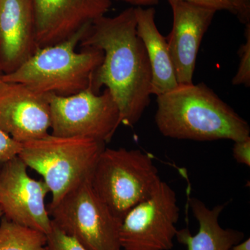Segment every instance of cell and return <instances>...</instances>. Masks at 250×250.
<instances>
[{
	"instance_id": "484cf974",
	"label": "cell",
	"mask_w": 250,
	"mask_h": 250,
	"mask_svg": "<svg viewBox=\"0 0 250 250\" xmlns=\"http://www.w3.org/2000/svg\"><path fill=\"white\" fill-rule=\"evenodd\" d=\"M0 1H1V0H0Z\"/></svg>"
},
{
	"instance_id": "7a4b0ae2",
	"label": "cell",
	"mask_w": 250,
	"mask_h": 250,
	"mask_svg": "<svg viewBox=\"0 0 250 250\" xmlns=\"http://www.w3.org/2000/svg\"><path fill=\"white\" fill-rule=\"evenodd\" d=\"M156 97L155 123L166 137L233 142L250 137L248 122L204 83L179 84Z\"/></svg>"
},
{
	"instance_id": "6da1fadb",
	"label": "cell",
	"mask_w": 250,
	"mask_h": 250,
	"mask_svg": "<svg viewBox=\"0 0 250 250\" xmlns=\"http://www.w3.org/2000/svg\"><path fill=\"white\" fill-rule=\"evenodd\" d=\"M82 48L102 50L103 62L92 77L93 91L106 87L119 108L121 124L133 126L150 103L152 72L147 52L136 31L134 7L114 17L97 18L81 41Z\"/></svg>"
},
{
	"instance_id": "7c38bea8",
	"label": "cell",
	"mask_w": 250,
	"mask_h": 250,
	"mask_svg": "<svg viewBox=\"0 0 250 250\" xmlns=\"http://www.w3.org/2000/svg\"><path fill=\"white\" fill-rule=\"evenodd\" d=\"M173 24L167 39L179 84L193 83L194 71L200 44L216 11L198 5L169 0Z\"/></svg>"
},
{
	"instance_id": "ba28073f",
	"label": "cell",
	"mask_w": 250,
	"mask_h": 250,
	"mask_svg": "<svg viewBox=\"0 0 250 250\" xmlns=\"http://www.w3.org/2000/svg\"><path fill=\"white\" fill-rule=\"evenodd\" d=\"M176 192L161 181L150 196L125 215L120 229L122 250H170L177 231Z\"/></svg>"
},
{
	"instance_id": "5bb4252c",
	"label": "cell",
	"mask_w": 250,
	"mask_h": 250,
	"mask_svg": "<svg viewBox=\"0 0 250 250\" xmlns=\"http://www.w3.org/2000/svg\"><path fill=\"white\" fill-rule=\"evenodd\" d=\"M136 31L147 52L152 72V95H162L178 86L167 39L156 27L155 10L134 7Z\"/></svg>"
},
{
	"instance_id": "30bf717a",
	"label": "cell",
	"mask_w": 250,
	"mask_h": 250,
	"mask_svg": "<svg viewBox=\"0 0 250 250\" xmlns=\"http://www.w3.org/2000/svg\"><path fill=\"white\" fill-rule=\"evenodd\" d=\"M50 129L49 95L1 80L0 129L22 144L47 136Z\"/></svg>"
},
{
	"instance_id": "e0dca14e",
	"label": "cell",
	"mask_w": 250,
	"mask_h": 250,
	"mask_svg": "<svg viewBox=\"0 0 250 250\" xmlns=\"http://www.w3.org/2000/svg\"><path fill=\"white\" fill-rule=\"evenodd\" d=\"M169 1V0H167ZM214 11H227L246 25L250 23V0H179Z\"/></svg>"
},
{
	"instance_id": "52a82bcc",
	"label": "cell",
	"mask_w": 250,
	"mask_h": 250,
	"mask_svg": "<svg viewBox=\"0 0 250 250\" xmlns=\"http://www.w3.org/2000/svg\"><path fill=\"white\" fill-rule=\"evenodd\" d=\"M51 134L109 142L121 125L118 105L107 88L96 93L91 87L70 96L49 95Z\"/></svg>"
},
{
	"instance_id": "d6986e66",
	"label": "cell",
	"mask_w": 250,
	"mask_h": 250,
	"mask_svg": "<svg viewBox=\"0 0 250 250\" xmlns=\"http://www.w3.org/2000/svg\"><path fill=\"white\" fill-rule=\"evenodd\" d=\"M246 42L241 46L238 50L240 57L239 65L236 75L233 77L232 84L250 86V23L246 25L245 30Z\"/></svg>"
},
{
	"instance_id": "44dd1931",
	"label": "cell",
	"mask_w": 250,
	"mask_h": 250,
	"mask_svg": "<svg viewBox=\"0 0 250 250\" xmlns=\"http://www.w3.org/2000/svg\"><path fill=\"white\" fill-rule=\"evenodd\" d=\"M233 156L239 164L250 166V137L234 142Z\"/></svg>"
},
{
	"instance_id": "2e32d148",
	"label": "cell",
	"mask_w": 250,
	"mask_h": 250,
	"mask_svg": "<svg viewBox=\"0 0 250 250\" xmlns=\"http://www.w3.org/2000/svg\"><path fill=\"white\" fill-rule=\"evenodd\" d=\"M0 250H47V236L45 233L2 216L0 222Z\"/></svg>"
},
{
	"instance_id": "9a60e30c",
	"label": "cell",
	"mask_w": 250,
	"mask_h": 250,
	"mask_svg": "<svg viewBox=\"0 0 250 250\" xmlns=\"http://www.w3.org/2000/svg\"><path fill=\"white\" fill-rule=\"evenodd\" d=\"M188 202L198 222V232L192 236L188 229H183L177 231L175 237L188 250H230L243 241L244 233L233 229H224L219 223L225 205L208 208L201 200L189 196Z\"/></svg>"
},
{
	"instance_id": "ffe728a7",
	"label": "cell",
	"mask_w": 250,
	"mask_h": 250,
	"mask_svg": "<svg viewBox=\"0 0 250 250\" xmlns=\"http://www.w3.org/2000/svg\"><path fill=\"white\" fill-rule=\"evenodd\" d=\"M22 144L0 129V169L13 158L18 156Z\"/></svg>"
},
{
	"instance_id": "5b68a950",
	"label": "cell",
	"mask_w": 250,
	"mask_h": 250,
	"mask_svg": "<svg viewBox=\"0 0 250 250\" xmlns=\"http://www.w3.org/2000/svg\"><path fill=\"white\" fill-rule=\"evenodd\" d=\"M161 182L152 157L139 149L104 148L90 177L98 197L123 221Z\"/></svg>"
},
{
	"instance_id": "277c9868",
	"label": "cell",
	"mask_w": 250,
	"mask_h": 250,
	"mask_svg": "<svg viewBox=\"0 0 250 250\" xmlns=\"http://www.w3.org/2000/svg\"><path fill=\"white\" fill-rule=\"evenodd\" d=\"M105 143L80 138L54 136L22 143L18 156L42 177L52 200L59 202L73 188L90 179Z\"/></svg>"
},
{
	"instance_id": "9c48e42d",
	"label": "cell",
	"mask_w": 250,
	"mask_h": 250,
	"mask_svg": "<svg viewBox=\"0 0 250 250\" xmlns=\"http://www.w3.org/2000/svg\"><path fill=\"white\" fill-rule=\"evenodd\" d=\"M17 156L0 169V208L14 223L47 234L52 219L45 205L49 190L43 180H36Z\"/></svg>"
},
{
	"instance_id": "4fadbf2b",
	"label": "cell",
	"mask_w": 250,
	"mask_h": 250,
	"mask_svg": "<svg viewBox=\"0 0 250 250\" xmlns=\"http://www.w3.org/2000/svg\"><path fill=\"white\" fill-rule=\"evenodd\" d=\"M39 49L29 0L0 1V72L9 75Z\"/></svg>"
},
{
	"instance_id": "cb8c5ba5",
	"label": "cell",
	"mask_w": 250,
	"mask_h": 250,
	"mask_svg": "<svg viewBox=\"0 0 250 250\" xmlns=\"http://www.w3.org/2000/svg\"><path fill=\"white\" fill-rule=\"evenodd\" d=\"M3 215H4V214H3L2 210H1V208H0V218H1V217L3 216Z\"/></svg>"
},
{
	"instance_id": "8992f818",
	"label": "cell",
	"mask_w": 250,
	"mask_h": 250,
	"mask_svg": "<svg viewBox=\"0 0 250 250\" xmlns=\"http://www.w3.org/2000/svg\"><path fill=\"white\" fill-rule=\"evenodd\" d=\"M52 221L89 250H122V220L93 190L90 179L47 206Z\"/></svg>"
},
{
	"instance_id": "8fae6325",
	"label": "cell",
	"mask_w": 250,
	"mask_h": 250,
	"mask_svg": "<svg viewBox=\"0 0 250 250\" xmlns=\"http://www.w3.org/2000/svg\"><path fill=\"white\" fill-rule=\"evenodd\" d=\"M39 48L70 39L105 16L111 0H29Z\"/></svg>"
},
{
	"instance_id": "603a6c76",
	"label": "cell",
	"mask_w": 250,
	"mask_h": 250,
	"mask_svg": "<svg viewBox=\"0 0 250 250\" xmlns=\"http://www.w3.org/2000/svg\"><path fill=\"white\" fill-rule=\"evenodd\" d=\"M230 250H250V238L244 241H241L240 243L233 246Z\"/></svg>"
},
{
	"instance_id": "ac0fdd59",
	"label": "cell",
	"mask_w": 250,
	"mask_h": 250,
	"mask_svg": "<svg viewBox=\"0 0 250 250\" xmlns=\"http://www.w3.org/2000/svg\"><path fill=\"white\" fill-rule=\"evenodd\" d=\"M47 236V250H89L52 221Z\"/></svg>"
},
{
	"instance_id": "d4e9b609",
	"label": "cell",
	"mask_w": 250,
	"mask_h": 250,
	"mask_svg": "<svg viewBox=\"0 0 250 250\" xmlns=\"http://www.w3.org/2000/svg\"><path fill=\"white\" fill-rule=\"evenodd\" d=\"M1 75H2V74L0 72V82H1Z\"/></svg>"
},
{
	"instance_id": "7402d4cb",
	"label": "cell",
	"mask_w": 250,
	"mask_h": 250,
	"mask_svg": "<svg viewBox=\"0 0 250 250\" xmlns=\"http://www.w3.org/2000/svg\"><path fill=\"white\" fill-rule=\"evenodd\" d=\"M118 1H123L125 2L129 3L136 6V7H143V6H152L159 2V0H118Z\"/></svg>"
},
{
	"instance_id": "3957f363",
	"label": "cell",
	"mask_w": 250,
	"mask_h": 250,
	"mask_svg": "<svg viewBox=\"0 0 250 250\" xmlns=\"http://www.w3.org/2000/svg\"><path fill=\"white\" fill-rule=\"evenodd\" d=\"M90 24L67 40L38 49L17 70L1 75V80L22 83L39 93L62 97L89 88L94 72L104 59L100 49L88 47L77 51Z\"/></svg>"
}]
</instances>
